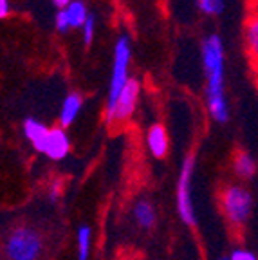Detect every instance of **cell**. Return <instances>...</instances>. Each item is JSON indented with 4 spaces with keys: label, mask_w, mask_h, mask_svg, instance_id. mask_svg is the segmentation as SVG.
<instances>
[{
    "label": "cell",
    "mask_w": 258,
    "mask_h": 260,
    "mask_svg": "<svg viewBox=\"0 0 258 260\" xmlns=\"http://www.w3.org/2000/svg\"><path fill=\"white\" fill-rule=\"evenodd\" d=\"M202 60L206 71V100L211 118L217 123L230 119L226 94H224V47L217 35H211L202 44Z\"/></svg>",
    "instance_id": "6da1fadb"
},
{
    "label": "cell",
    "mask_w": 258,
    "mask_h": 260,
    "mask_svg": "<svg viewBox=\"0 0 258 260\" xmlns=\"http://www.w3.org/2000/svg\"><path fill=\"white\" fill-rule=\"evenodd\" d=\"M4 251L8 260H40L44 237L31 224H16L8 233Z\"/></svg>",
    "instance_id": "7a4b0ae2"
},
{
    "label": "cell",
    "mask_w": 258,
    "mask_h": 260,
    "mask_svg": "<svg viewBox=\"0 0 258 260\" xmlns=\"http://www.w3.org/2000/svg\"><path fill=\"white\" fill-rule=\"evenodd\" d=\"M128 65H130V42L126 37H119L114 47V63H112V78L109 87V102H107L105 119L107 125L112 126L114 110H116L117 100L121 96L123 89L128 83Z\"/></svg>",
    "instance_id": "3957f363"
},
{
    "label": "cell",
    "mask_w": 258,
    "mask_h": 260,
    "mask_svg": "<svg viewBox=\"0 0 258 260\" xmlns=\"http://www.w3.org/2000/svg\"><path fill=\"white\" fill-rule=\"evenodd\" d=\"M222 208L228 222L240 228L249 220L253 211V195L244 186H228L222 193Z\"/></svg>",
    "instance_id": "277c9868"
},
{
    "label": "cell",
    "mask_w": 258,
    "mask_h": 260,
    "mask_svg": "<svg viewBox=\"0 0 258 260\" xmlns=\"http://www.w3.org/2000/svg\"><path fill=\"white\" fill-rule=\"evenodd\" d=\"M195 172V157L194 155H186L184 161H182L181 174H179L177 181V211L181 220L186 226L194 228L197 219H195V208L191 203V179H194Z\"/></svg>",
    "instance_id": "5b68a950"
},
{
    "label": "cell",
    "mask_w": 258,
    "mask_h": 260,
    "mask_svg": "<svg viewBox=\"0 0 258 260\" xmlns=\"http://www.w3.org/2000/svg\"><path fill=\"white\" fill-rule=\"evenodd\" d=\"M71 150V141L63 128H49L44 143H42L40 154L47 155L53 161H60Z\"/></svg>",
    "instance_id": "8992f818"
},
{
    "label": "cell",
    "mask_w": 258,
    "mask_h": 260,
    "mask_svg": "<svg viewBox=\"0 0 258 260\" xmlns=\"http://www.w3.org/2000/svg\"><path fill=\"white\" fill-rule=\"evenodd\" d=\"M137 96H139V81L130 78L126 87L123 89L121 96H119V100H117L112 125L119 121H126V119L132 116L134 109H136V103H137Z\"/></svg>",
    "instance_id": "52a82bcc"
},
{
    "label": "cell",
    "mask_w": 258,
    "mask_h": 260,
    "mask_svg": "<svg viewBox=\"0 0 258 260\" xmlns=\"http://www.w3.org/2000/svg\"><path fill=\"white\" fill-rule=\"evenodd\" d=\"M148 148L153 157L163 159L168 152V136L163 125H152L148 130Z\"/></svg>",
    "instance_id": "ba28073f"
},
{
    "label": "cell",
    "mask_w": 258,
    "mask_h": 260,
    "mask_svg": "<svg viewBox=\"0 0 258 260\" xmlns=\"http://www.w3.org/2000/svg\"><path fill=\"white\" fill-rule=\"evenodd\" d=\"M134 219H136V222L141 228L152 230V228L155 226V222H157V213H155L153 204L145 199L137 201V203L134 204Z\"/></svg>",
    "instance_id": "9c48e42d"
},
{
    "label": "cell",
    "mask_w": 258,
    "mask_h": 260,
    "mask_svg": "<svg viewBox=\"0 0 258 260\" xmlns=\"http://www.w3.org/2000/svg\"><path fill=\"white\" fill-rule=\"evenodd\" d=\"M81 105H83V100H81L80 94H69L63 100V105H61L60 110V123L61 126H71L74 121H76L78 114L81 110Z\"/></svg>",
    "instance_id": "30bf717a"
},
{
    "label": "cell",
    "mask_w": 258,
    "mask_h": 260,
    "mask_svg": "<svg viewBox=\"0 0 258 260\" xmlns=\"http://www.w3.org/2000/svg\"><path fill=\"white\" fill-rule=\"evenodd\" d=\"M47 132H49V126L40 121H37V119L27 118L24 121V136L27 138V141L31 143L33 148H35L37 152L40 150V146H42V143H44Z\"/></svg>",
    "instance_id": "8fae6325"
},
{
    "label": "cell",
    "mask_w": 258,
    "mask_h": 260,
    "mask_svg": "<svg viewBox=\"0 0 258 260\" xmlns=\"http://www.w3.org/2000/svg\"><path fill=\"white\" fill-rule=\"evenodd\" d=\"M233 170L238 177L251 179L256 174V162L251 157V154H247V152H238L233 159Z\"/></svg>",
    "instance_id": "7c38bea8"
},
{
    "label": "cell",
    "mask_w": 258,
    "mask_h": 260,
    "mask_svg": "<svg viewBox=\"0 0 258 260\" xmlns=\"http://www.w3.org/2000/svg\"><path fill=\"white\" fill-rule=\"evenodd\" d=\"M65 13H67V18H69L71 27H83L85 22H87V18L90 16L89 13H87L85 4L83 2H80V0H73V4L65 9Z\"/></svg>",
    "instance_id": "4fadbf2b"
},
{
    "label": "cell",
    "mask_w": 258,
    "mask_h": 260,
    "mask_svg": "<svg viewBox=\"0 0 258 260\" xmlns=\"http://www.w3.org/2000/svg\"><path fill=\"white\" fill-rule=\"evenodd\" d=\"M90 239H92V233H90L89 226H80L78 228V260H89L90 255Z\"/></svg>",
    "instance_id": "5bb4252c"
},
{
    "label": "cell",
    "mask_w": 258,
    "mask_h": 260,
    "mask_svg": "<svg viewBox=\"0 0 258 260\" xmlns=\"http://www.w3.org/2000/svg\"><path fill=\"white\" fill-rule=\"evenodd\" d=\"M246 40H247V45H249V49H251V53L258 58V18H254V20L247 25Z\"/></svg>",
    "instance_id": "9a60e30c"
},
{
    "label": "cell",
    "mask_w": 258,
    "mask_h": 260,
    "mask_svg": "<svg viewBox=\"0 0 258 260\" xmlns=\"http://www.w3.org/2000/svg\"><path fill=\"white\" fill-rule=\"evenodd\" d=\"M199 8L206 15H218L222 11V0H197Z\"/></svg>",
    "instance_id": "2e32d148"
},
{
    "label": "cell",
    "mask_w": 258,
    "mask_h": 260,
    "mask_svg": "<svg viewBox=\"0 0 258 260\" xmlns=\"http://www.w3.org/2000/svg\"><path fill=\"white\" fill-rule=\"evenodd\" d=\"M94 29H96V22H94V16L90 15L89 18H87V22H85V25H83V42L87 45L92 42V38H94Z\"/></svg>",
    "instance_id": "e0dca14e"
},
{
    "label": "cell",
    "mask_w": 258,
    "mask_h": 260,
    "mask_svg": "<svg viewBox=\"0 0 258 260\" xmlns=\"http://www.w3.org/2000/svg\"><path fill=\"white\" fill-rule=\"evenodd\" d=\"M56 29L60 32H65L71 29V24H69V18H67V13H65V9H61V11H58L56 15Z\"/></svg>",
    "instance_id": "ac0fdd59"
},
{
    "label": "cell",
    "mask_w": 258,
    "mask_h": 260,
    "mask_svg": "<svg viewBox=\"0 0 258 260\" xmlns=\"http://www.w3.org/2000/svg\"><path fill=\"white\" fill-rule=\"evenodd\" d=\"M230 260H258V258L254 253L247 251V249H235L230 255Z\"/></svg>",
    "instance_id": "d6986e66"
},
{
    "label": "cell",
    "mask_w": 258,
    "mask_h": 260,
    "mask_svg": "<svg viewBox=\"0 0 258 260\" xmlns=\"http://www.w3.org/2000/svg\"><path fill=\"white\" fill-rule=\"evenodd\" d=\"M9 15V0H0V16L6 18Z\"/></svg>",
    "instance_id": "ffe728a7"
},
{
    "label": "cell",
    "mask_w": 258,
    "mask_h": 260,
    "mask_svg": "<svg viewBox=\"0 0 258 260\" xmlns=\"http://www.w3.org/2000/svg\"><path fill=\"white\" fill-rule=\"evenodd\" d=\"M53 4L61 11V9H67L69 6L73 4V0H53Z\"/></svg>",
    "instance_id": "44dd1931"
},
{
    "label": "cell",
    "mask_w": 258,
    "mask_h": 260,
    "mask_svg": "<svg viewBox=\"0 0 258 260\" xmlns=\"http://www.w3.org/2000/svg\"><path fill=\"white\" fill-rule=\"evenodd\" d=\"M56 197H58V186H53L51 188V193H49V199L54 201Z\"/></svg>",
    "instance_id": "7402d4cb"
},
{
    "label": "cell",
    "mask_w": 258,
    "mask_h": 260,
    "mask_svg": "<svg viewBox=\"0 0 258 260\" xmlns=\"http://www.w3.org/2000/svg\"><path fill=\"white\" fill-rule=\"evenodd\" d=\"M218 260H230V258H218Z\"/></svg>",
    "instance_id": "603a6c76"
}]
</instances>
